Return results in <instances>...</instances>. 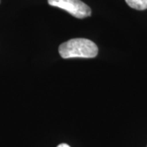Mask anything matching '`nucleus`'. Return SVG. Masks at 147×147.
I'll return each mask as SVG.
<instances>
[{
	"label": "nucleus",
	"mask_w": 147,
	"mask_h": 147,
	"mask_svg": "<svg viewBox=\"0 0 147 147\" xmlns=\"http://www.w3.org/2000/svg\"><path fill=\"white\" fill-rule=\"evenodd\" d=\"M127 4L131 8L136 10H146L147 9V0H125Z\"/></svg>",
	"instance_id": "3"
},
{
	"label": "nucleus",
	"mask_w": 147,
	"mask_h": 147,
	"mask_svg": "<svg viewBox=\"0 0 147 147\" xmlns=\"http://www.w3.org/2000/svg\"><path fill=\"white\" fill-rule=\"evenodd\" d=\"M47 2L49 5L66 11L76 18L83 19L92 14L91 8L80 0H47Z\"/></svg>",
	"instance_id": "2"
},
{
	"label": "nucleus",
	"mask_w": 147,
	"mask_h": 147,
	"mask_svg": "<svg viewBox=\"0 0 147 147\" xmlns=\"http://www.w3.org/2000/svg\"><path fill=\"white\" fill-rule=\"evenodd\" d=\"M59 53L64 59L68 58H92L96 57L98 47L96 43L88 38H72L61 43Z\"/></svg>",
	"instance_id": "1"
},
{
	"label": "nucleus",
	"mask_w": 147,
	"mask_h": 147,
	"mask_svg": "<svg viewBox=\"0 0 147 147\" xmlns=\"http://www.w3.org/2000/svg\"><path fill=\"white\" fill-rule=\"evenodd\" d=\"M57 147H70L69 145L65 144V143H62V144H60Z\"/></svg>",
	"instance_id": "4"
}]
</instances>
